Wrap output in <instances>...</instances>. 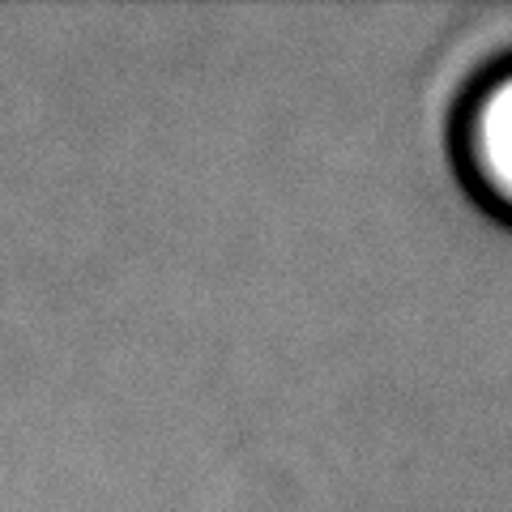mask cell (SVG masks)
Segmentation results:
<instances>
[{"label":"cell","mask_w":512,"mask_h":512,"mask_svg":"<svg viewBox=\"0 0 512 512\" xmlns=\"http://www.w3.org/2000/svg\"><path fill=\"white\" fill-rule=\"evenodd\" d=\"M457 163L474 197L512 222V60L491 64L461 99Z\"/></svg>","instance_id":"obj_1"}]
</instances>
